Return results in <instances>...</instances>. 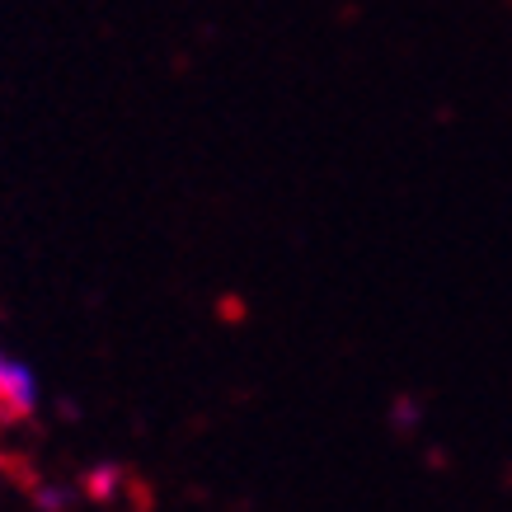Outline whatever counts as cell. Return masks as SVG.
I'll list each match as a JSON object with an SVG mask.
<instances>
[{"label":"cell","mask_w":512,"mask_h":512,"mask_svg":"<svg viewBox=\"0 0 512 512\" xmlns=\"http://www.w3.org/2000/svg\"><path fill=\"white\" fill-rule=\"evenodd\" d=\"M33 409H38V376L19 357L0 353V428L29 419Z\"/></svg>","instance_id":"cell-1"},{"label":"cell","mask_w":512,"mask_h":512,"mask_svg":"<svg viewBox=\"0 0 512 512\" xmlns=\"http://www.w3.org/2000/svg\"><path fill=\"white\" fill-rule=\"evenodd\" d=\"M113 489H118V470H113V466H104V470H94V475H90V494L94 498H109Z\"/></svg>","instance_id":"cell-2"}]
</instances>
